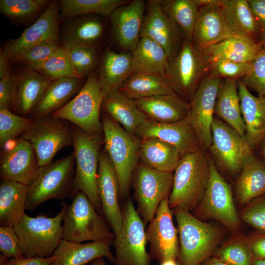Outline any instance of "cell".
<instances>
[{"label":"cell","mask_w":265,"mask_h":265,"mask_svg":"<svg viewBox=\"0 0 265 265\" xmlns=\"http://www.w3.org/2000/svg\"><path fill=\"white\" fill-rule=\"evenodd\" d=\"M251 63L218 59L208 63V70L212 75L224 79L243 78L249 72Z\"/></svg>","instance_id":"obj_48"},{"label":"cell","mask_w":265,"mask_h":265,"mask_svg":"<svg viewBox=\"0 0 265 265\" xmlns=\"http://www.w3.org/2000/svg\"><path fill=\"white\" fill-rule=\"evenodd\" d=\"M102 109L126 131L133 134L147 120L135 100L124 95L118 89L110 91L104 96Z\"/></svg>","instance_id":"obj_28"},{"label":"cell","mask_w":265,"mask_h":265,"mask_svg":"<svg viewBox=\"0 0 265 265\" xmlns=\"http://www.w3.org/2000/svg\"><path fill=\"white\" fill-rule=\"evenodd\" d=\"M140 139H159L175 147L181 155L203 148L198 135L186 119L171 123H158L147 120L136 130Z\"/></svg>","instance_id":"obj_21"},{"label":"cell","mask_w":265,"mask_h":265,"mask_svg":"<svg viewBox=\"0 0 265 265\" xmlns=\"http://www.w3.org/2000/svg\"><path fill=\"white\" fill-rule=\"evenodd\" d=\"M89 265H106L104 258H98L91 262Z\"/></svg>","instance_id":"obj_58"},{"label":"cell","mask_w":265,"mask_h":265,"mask_svg":"<svg viewBox=\"0 0 265 265\" xmlns=\"http://www.w3.org/2000/svg\"><path fill=\"white\" fill-rule=\"evenodd\" d=\"M104 17L96 14L82 15L64 22L60 33L62 47L83 45L97 49L104 34Z\"/></svg>","instance_id":"obj_24"},{"label":"cell","mask_w":265,"mask_h":265,"mask_svg":"<svg viewBox=\"0 0 265 265\" xmlns=\"http://www.w3.org/2000/svg\"><path fill=\"white\" fill-rule=\"evenodd\" d=\"M179 238V265H200L213 256L226 230L223 226L199 219L190 212L172 210Z\"/></svg>","instance_id":"obj_1"},{"label":"cell","mask_w":265,"mask_h":265,"mask_svg":"<svg viewBox=\"0 0 265 265\" xmlns=\"http://www.w3.org/2000/svg\"><path fill=\"white\" fill-rule=\"evenodd\" d=\"M19 243L14 227L0 226V250L2 255L9 259L24 258Z\"/></svg>","instance_id":"obj_52"},{"label":"cell","mask_w":265,"mask_h":265,"mask_svg":"<svg viewBox=\"0 0 265 265\" xmlns=\"http://www.w3.org/2000/svg\"><path fill=\"white\" fill-rule=\"evenodd\" d=\"M45 0H0V12L11 19L22 20L30 18L48 6L51 2Z\"/></svg>","instance_id":"obj_46"},{"label":"cell","mask_w":265,"mask_h":265,"mask_svg":"<svg viewBox=\"0 0 265 265\" xmlns=\"http://www.w3.org/2000/svg\"><path fill=\"white\" fill-rule=\"evenodd\" d=\"M233 36H236L225 21L219 0H212L200 7L192 42L203 49Z\"/></svg>","instance_id":"obj_23"},{"label":"cell","mask_w":265,"mask_h":265,"mask_svg":"<svg viewBox=\"0 0 265 265\" xmlns=\"http://www.w3.org/2000/svg\"><path fill=\"white\" fill-rule=\"evenodd\" d=\"M241 114L245 127L244 137L253 150L265 140V96H255L238 80Z\"/></svg>","instance_id":"obj_25"},{"label":"cell","mask_w":265,"mask_h":265,"mask_svg":"<svg viewBox=\"0 0 265 265\" xmlns=\"http://www.w3.org/2000/svg\"><path fill=\"white\" fill-rule=\"evenodd\" d=\"M69 205L65 204L62 220L63 239L83 243L114 239L115 235L105 217L82 191Z\"/></svg>","instance_id":"obj_6"},{"label":"cell","mask_w":265,"mask_h":265,"mask_svg":"<svg viewBox=\"0 0 265 265\" xmlns=\"http://www.w3.org/2000/svg\"><path fill=\"white\" fill-rule=\"evenodd\" d=\"M97 186L103 215L116 236L122 224L119 183L115 169L105 149L99 155Z\"/></svg>","instance_id":"obj_19"},{"label":"cell","mask_w":265,"mask_h":265,"mask_svg":"<svg viewBox=\"0 0 265 265\" xmlns=\"http://www.w3.org/2000/svg\"><path fill=\"white\" fill-rule=\"evenodd\" d=\"M15 111L26 117L31 114L53 80L40 73L26 69L19 75Z\"/></svg>","instance_id":"obj_34"},{"label":"cell","mask_w":265,"mask_h":265,"mask_svg":"<svg viewBox=\"0 0 265 265\" xmlns=\"http://www.w3.org/2000/svg\"><path fill=\"white\" fill-rule=\"evenodd\" d=\"M182 156L174 146L154 137L141 139L139 161L152 169L173 172Z\"/></svg>","instance_id":"obj_36"},{"label":"cell","mask_w":265,"mask_h":265,"mask_svg":"<svg viewBox=\"0 0 265 265\" xmlns=\"http://www.w3.org/2000/svg\"><path fill=\"white\" fill-rule=\"evenodd\" d=\"M259 27V42L265 48V0H248Z\"/></svg>","instance_id":"obj_53"},{"label":"cell","mask_w":265,"mask_h":265,"mask_svg":"<svg viewBox=\"0 0 265 265\" xmlns=\"http://www.w3.org/2000/svg\"><path fill=\"white\" fill-rule=\"evenodd\" d=\"M241 220L259 231L265 232V195L256 198L242 207Z\"/></svg>","instance_id":"obj_50"},{"label":"cell","mask_w":265,"mask_h":265,"mask_svg":"<svg viewBox=\"0 0 265 265\" xmlns=\"http://www.w3.org/2000/svg\"><path fill=\"white\" fill-rule=\"evenodd\" d=\"M54 255L48 258H8L1 254L0 265H50L55 260Z\"/></svg>","instance_id":"obj_55"},{"label":"cell","mask_w":265,"mask_h":265,"mask_svg":"<svg viewBox=\"0 0 265 265\" xmlns=\"http://www.w3.org/2000/svg\"><path fill=\"white\" fill-rule=\"evenodd\" d=\"M104 95L99 75L93 73L78 94L51 116L71 122L89 134H103L101 110Z\"/></svg>","instance_id":"obj_9"},{"label":"cell","mask_w":265,"mask_h":265,"mask_svg":"<svg viewBox=\"0 0 265 265\" xmlns=\"http://www.w3.org/2000/svg\"><path fill=\"white\" fill-rule=\"evenodd\" d=\"M237 179L235 191L240 207L265 195V162L254 154L244 162Z\"/></svg>","instance_id":"obj_29"},{"label":"cell","mask_w":265,"mask_h":265,"mask_svg":"<svg viewBox=\"0 0 265 265\" xmlns=\"http://www.w3.org/2000/svg\"><path fill=\"white\" fill-rule=\"evenodd\" d=\"M165 14L182 30L185 38L192 41L200 6L196 0H159Z\"/></svg>","instance_id":"obj_41"},{"label":"cell","mask_w":265,"mask_h":265,"mask_svg":"<svg viewBox=\"0 0 265 265\" xmlns=\"http://www.w3.org/2000/svg\"><path fill=\"white\" fill-rule=\"evenodd\" d=\"M59 5L53 0L39 18L16 39L10 40L0 50V53L9 62L30 48L46 42L58 43L59 38Z\"/></svg>","instance_id":"obj_17"},{"label":"cell","mask_w":265,"mask_h":265,"mask_svg":"<svg viewBox=\"0 0 265 265\" xmlns=\"http://www.w3.org/2000/svg\"><path fill=\"white\" fill-rule=\"evenodd\" d=\"M122 212V227L113 241L115 265H150L152 259L146 249L145 225L131 199Z\"/></svg>","instance_id":"obj_11"},{"label":"cell","mask_w":265,"mask_h":265,"mask_svg":"<svg viewBox=\"0 0 265 265\" xmlns=\"http://www.w3.org/2000/svg\"><path fill=\"white\" fill-rule=\"evenodd\" d=\"M54 217L25 214L14 228L20 250L25 258H48L53 256L63 239L62 220L65 203Z\"/></svg>","instance_id":"obj_4"},{"label":"cell","mask_w":265,"mask_h":265,"mask_svg":"<svg viewBox=\"0 0 265 265\" xmlns=\"http://www.w3.org/2000/svg\"><path fill=\"white\" fill-rule=\"evenodd\" d=\"M36 71L52 80L66 78L82 79L62 46L59 47Z\"/></svg>","instance_id":"obj_43"},{"label":"cell","mask_w":265,"mask_h":265,"mask_svg":"<svg viewBox=\"0 0 265 265\" xmlns=\"http://www.w3.org/2000/svg\"><path fill=\"white\" fill-rule=\"evenodd\" d=\"M59 47L56 43L43 42L26 50L16 56L12 62L24 63L27 69L36 71Z\"/></svg>","instance_id":"obj_47"},{"label":"cell","mask_w":265,"mask_h":265,"mask_svg":"<svg viewBox=\"0 0 265 265\" xmlns=\"http://www.w3.org/2000/svg\"><path fill=\"white\" fill-rule=\"evenodd\" d=\"M148 37L165 50L169 62L178 53L185 38L181 28L164 13L159 0H150L146 7L140 38Z\"/></svg>","instance_id":"obj_18"},{"label":"cell","mask_w":265,"mask_h":265,"mask_svg":"<svg viewBox=\"0 0 265 265\" xmlns=\"http://www.w3.org/2000/svg\"><path fill=\"white\" fill-rule=\"evenodd\" d=\"M72 127L76 168L70 197L72 199L78 191H82L97 212L103 215L97 186L99 158L104 144L103 135L89 134L73 124Z\"/></svg>","instance_id":"obj_3"},{"label":"cell","mask_w":265,"mask_h":265,"mask_svg":"<svg viewBox=\"0 0 265 265\" xmlns=\"http://www.w3.org/2000/svg\"><path fill=\"white\" fill-rule=\"evenodd\" d=\"M200 265H228L225 263L212 256L202 263Z\"/></svg>","instance_id":"obj_57"},{"label":"cell","mask_w":265,"mask_h":265,"mask_svg":"<svg viewBox=\"0 0 265 265\" xmlns=\"http://www.w3.org/2000/svg\"><path fill=\"white\" fill-rule=\"evenodd\" d=\"M211 156L201 148L182 157L174 171L170 208L192 212L201 200L209 178Z\"/></svg>","instance_id":"obj_2"},{"label":"cell","mask_w":265,"mask_h":265,"mask_svg":"<svg viewBox=\"0 0 265 265\" xmlns=\"http://www.w3.org/2000/svg\"><path fill=\"white\" fill-rule=\"evenodd\" d=\"M252 265H265V259H254Z\"/></svg>","instance_id":"obj_60"},{"label":"cell","mask_w":265,"mask_h":265,"mask_svg":"<svg viewBox=\"0 0 265 265\" xmlns=\"http://www.w3.org/2000/svg\"><path fill=\"white\" fill-rule=\"evenodd\" d=\"M22 137L34 148L41 167L52 162L60 150L73 145V132L66 120L49 115L34 119Z\"/></svg>","instance_id":"obj_12"},{"label":"cell","mask_w":265,"mask_h":265,"mask_svg":"<svg viewBox=\"0 0 265 265\" xmlns=\"http://www.w3.org/2000/svg\"><path fill=\"white\" fill-rule=\"evenodd\" d=\"M251 67L241 80L260 96H265V48L250 62Z\"/></svg>","instance_id":"obj_49"},{"label":"cell","mask_w":265,"mask_h":265,"mask_svg":"<svg viewBox=\"0 0 265 265\" xmlns=\"http://www.w3.org/2000/svg\"><path fill=\"white\" fill-rule=\"evenodd\" d=\"M147 120L171 123L186 119L190 105L175 92L135 100Z\"/></svg>","instance_id":"obj_27"},{"label":"cell","mask_w":265,"mask_h":265,"mask_svg":"<svg viewBox=\"0 0 265 265\" xmlns=\"http://www.w3.org/2000/svg\"><path fill=\"white\" fill-rule=\"evenodd\" d=\"M168 199L160 203L146 230L151 258L160 264L169 259L177 261L179 254L178 230L173 221V213Z\"/></svg>","instance_id":"obj_16"},{"label":"cell","mask_w":265,"mask_h":265,"mask_svg":"<svg viewBox=\"0 0 265 265\" xmlns=\"http://www.w3.org/2000/svg\"><path fill=\"white\" fill-rule=\"evenodd\" d=\"M29 186L12 181L0 185V225L14 227L25 214Z\"/></svg>","instance_id":"obj_38"},{"label":"cell","mask_w":265,"mask_h":265,"mask_svg":"<svg viewBox=\"0 0 265 265\" xmlns=\"http://www.w3.org/2000/svg\"><path fill=\"white\" fill-rule=\"evenodd\" d=\"M82 79L66 78L53 80L31 114L36 119L51 115L66 105L81 89Z\"/></svg>","instance_id":"obj_30"},{"label":"cell","mask_w":265,"mask_h":265,"mask_svg":"<svg viewBox=\"0 0 265 265\" xmlns=\"http://www.w3.org/2000/svg\"><path fill=\"white\" fill-rule=\"evenodd\" d=\"M173 172L149 168L140 161L131 180L136 209L145 226L154 218L160 203L169 198L173 184Z\"/></svg>","instance_id":"obj_10"},{"label":"cell","mask_w":265,"mask_h":265,"mask_svg":"<svg viewBox=\"0 0 265 265\" xmlns=\"http://www.w3.org/2000/svg\"><path fill=\"white\" fill-rule=\"evenodd\" d=\"M260 154L263 160L265 162V145L262 146Z\"/></svg>","instance_id":"obj_61"},{"label":"cell","mask_w":265,"mask_h":265,"mask_svg":"<svg viewBox=\"0 0 265 265\" xmlns=\"http://www.w3.org/2000/svg\"><path fill=\"white\" fill-rule=\"evenodd\" d=\"M63 48L82 79L88 78L94 73L99 62L97 48L83 45L69 46Z\"/></svg>","instance_id":"obj_44"},{"label":"cell","mask_w":265,"mask_h":265,"mask_svg":"<svg viewBox=\"0 0 265 265\" xmlns=\"http://www.w3.org/2000/svg\"><path fill=\"white\" fill-rule=\"evenodd\" d=\"M146 7L143 0H133L116 8L109 16L112 35L122 52H132L140 39Z\"/></svg>","instance_id":"obj_20"},{"label":"cell","mask_w":265,"mask_h":265,"mask_svg":"<svg viewBox=\"0 0 265 265\" xmlns=\"http://www.w3.org/2000/svg\"><path fill=\"white\" fill-rule=\"evenodd\" d=\"M75 168L74 153L41 167L28 186L26 210L32 211L52 199L64 200L70 196Z\"/></svg>","instance_id":"obj_8"},{"label":"cell","mask_w":265,"mask_h":265,"mask_svg":"<svg viewBox=\"0 0 265 265\" xmlns=\"http://www.w3.org/2000/svg\"><path fill=\"white\" fill-rule=\"evenodd\" d=\"M19 75L11 73L0 79V108L15 110Z\"/></svg>","instance_id":"obj_51"},{"label":"cell","mask_w":265,"mask_h":265,"mask_svg":"<svg viewBox=\"0 0 265 265\" xmlns=\"http://www.w3.org/2000/svg\"><path fill=\"white\" fill-rule=\"evenodd\" d=\"M133 73L132 52H115L107 49L100 64L99 78L104 96L118 89Z\"/></svg>","instance_id":"obj_31"},{"label":"cell","mask_w":265,"mask_h":265,"mask_svg":"<svg viewBox=\"0 0 265 265\" xmlns=\"http://www.w3.org/2000/svg\"><path fill=\"white\" fill-rule=\"evenodd\" d=\"M263 49L259 42L233 36L201 50L207 63L218 59L249 63Z\"/></svg>","instance_id":"obj_35"},{"label":"cell","mask_w":265,"mask_h":265,"mask_svg":"<svg viewBox=\"0 0 265 265\" xmlns=\"http://www.w3.org/2000/svg\"><path fill=\"white\" fill-rule=\"evenodd\" d=\"M124 0H60L59 22L82 15L96 14L108 17L118 7L125 4Z\"/></svg>","instance_id":"obj_40"},{"label":"cell","mask_w":265,"mask_h":265,"mask_svg":"<svg viewBox=\"0 0 265 265\" xmlns=\"http://www.w3.org/2000/svg\"><path fill=\"white\" fill-rule=\"evenodd\" d=\"M131 52L133 72L157 73L167 77L169 59L165 50L157 42L142 37Z\"/></svg>","instance_id":"obj_39"},{"label":"cell","mask_w":265,"mask_h":265,"mask_svg":"<svg viewBox=\"0 0 265 265\" xmlns=\"http://www.w3.org/2000/svg\"><path fill=\"white\" fill-rule=\"evenodd\" d=\"M254 259H265V232H254L245 236Z\"/></svg>","instance_id":"obj_54"},{"label":"cell","mask_w":265,"mask_h":265,"mask_svg":"<svg viewBox=\"0 0 265 265\" xmlns=\"http://www.w3.org/2000/svg\"><path fill=\"white\" fill-rule=\"evenodd\" d=\"M221 79L209 74L204 77L190 99L186 120L196 132L201 145L209 149L212 143V125Z\"/></svg>","instance_id":"obj_15"},{"label":"cell","mask_w":265,"mask_h":265,"mask_svg":"<svg viewBox=\"0 0 265 265\" xmlns=\"http://www.w3.org/2000/svg\"><path fill=\"white\" fill-rule=\"evenodd\" d=\"M228 26L236 36L258 42L259 27L246 0H219Z\"/></svg>","instance_id":"obj_33"},{"label":"cell","mask_w":265,"mask_h":265,"mask_svg":"<svg viewBox=\"0 0 265 265\" xmlns=\"http://www.w3.org/2000/svg\"><path fill=\"white\" fill-rule=\"evenodd\" d=\"M118 89L124 95L133 100L174 92L167 77L144 72H133Z\"/></svg>","instance_id":"obj_37"},{"label":"cell","mask_w":265,"mask_h":265,"mask_svg":"<svg viewBox=\"0 0 265 265\" xmlns=\"http://www.w3.org/2000/svg\"><path fill=\"white\" fill-rule=\"evenodd\" d=\"M113 241L108 239L83 243L62 239L50 265H86L99 258H106L114 264L115 258L110 251Z\"/></svg>","instance_id":"obj_26"},{"label":"cell","mask_w":265,"mask_h":265,"mask_svg":"<svg viewBox=\"0 0 265 265\" xmlns=\"http://www.w3.org/2000/svg\"><path fill=\"white\" fill-rule=\"evenodd\" d=\"M210 155L216 167L231 174L239 173L244 161L253 154L244 137L226 123L214 118Z\"/></svg>","instance_id":"obj_13"},{"label":"cell","mask_w":265,"mask_h":265,"mask_svg":"<svg viewBox=\"0 0 265 265\" xmlns=\"http://www.w3.org/2000/svg\"><path fill=\"white\" fill-rule=\"evenodd\" d=\"M192 213L200 220L213 219L233 234L240 233L241 219L230 185L211 157L210 175L204 194Z\"/></svg>","instance_id":"obj_7"},{"label":"cell","mask_w":265,"mask_h":265,"mask_svg":"<svg viewBox=\"0 0 265 265\" xmlns=\"http://www.w3.org/2000/svg\"><path fill=\"white\" fill-rule=\"evenodd\" d=\"M238 80L230 79L221 80L216 96L214 114L244 137L245 127L240 109Z\"/></svg>","instance_id":"obj_32"},{"label":"cell","mask_w":265,"mask_h":265,"mask_svg":"<svg viewBox=\"0 0 265 265\" xmlns=\"http://www.w3.org/2000/svg\"><path fill=\"white\" fill-rule=\"evenodd\" d=\"M207 70L201 49L185 38L179 52L169 62L167 78L175 92L190 99Z\"/></svg>","instance_id":"obj_14"},{"label":"cell","mask_w":265,"mask_h":265,"mask_svg":"<svg viewBox=\"0 0 265 265\" xmlns=\"http://www.w3.org/2000/svg\"><path fill=\"white\" fill-rule=\"evenodd\" d=\"M160 265H179L178 261L176 260H167L160 264Z\"/></svg>","instance_id":"obj_59"},{"label":"cell","mask_w":265,"mask_h":265,"mask_svg":"<svg viewBox=\"0 0 265 265\" xmlns=\"http://www.w3.org/2000/svg\"><path fill=\"white\" fill-rule=\"evenodd\" d=\"M34 119L20 116L9 109L0 108V146L2 148L32 124Z\"/></svg>","instance_id":"obj_45"},{"label":"cell","mask_w":265,"mask_h":265,"mask_svg":"<svg viewBox=\"0 0 265 265\" xmlns=\"http://www.w3.org/2000/svg\"><path fill=\"white\" fill-rule=\"evenodd\" d=\"M32 146L23 137L3 153L0 164L1 181H12L29 186L40 168Z\"/></svg>","instance_id":"obj_22"},{"label":"cell","mask_w":265,"mask_h":265,"mask_svg":"<svg viewBox=\"0 0 265 265\" xmlns=\"http://www.w3.org/2000/svg\"><path fill=\"white\" fill-rule=\"evenodd\" d=\"M104 149L116 171L120 197L128 194L133 171L139 162L141 139L126 131L104 113L101 116Z\"/></svg>","instance_id":"obj_5"},{"label":"cell","mask_w":265,"mask_h":265,"mask_svg":"<svg viewBox=\"0 0 265 265\" xmlns=\"http://www.w3.org/2000/svg\"><path fill=\"white\" fill-rule=\"evenodd\" d=\"M213 256L228 265H252L254 259L245 236L240 233L222 243Z\"/></svg>","instance_id":"obj_42"},{"label":"cell","mask_w":265,"mask_h":265,"mask_svg":"<svg viewBox=\"0 0 265 265\" xmlns=\"http://www.w3.org/2000/svg\"><path fill=\"white\" fill-rule=\"evenodd\" d=\"M10 62L0 53V79L10 74Z\"/></svg>","instance_id":"obj_56"}]
</instances>
